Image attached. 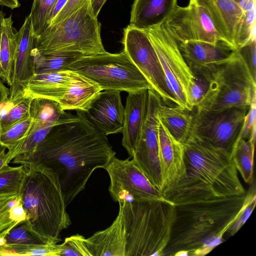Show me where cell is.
<instances>
[{
  "mask_svg": "<svg viewBox=\"0 0 256 256\" xmlns=\"http://www.w3.org/2000/svg\"><path fill=\"white\" fill-rule=\"evenodd\" d=\"M76 111L77 119L54 126L32 153L10 162L51 169L58 176L66 206L84 188L94 171L104 168L116 155L106 136L80 110Z\"/></svg>",
  "mask_w": 256,
  "mask_h": 256,
  "instance_id": "obj_1",
  "label": "cell"
},
{
  "mask_svg": "<svg viewBox=\"0 0 256 256\" xmlns=\"http://www.w3.org/2000/svg\"><path fill=\"white\" fill-rule=\"evenodd\" d=\"M186 176L162 194L175 206L212 201L246 193L230 152L190 132L182 144Z\"/></svg>",
  "mask_w": 256,
  "mask_h": 256,
  "instance_id": "obj_2",
  "label": "cell"
},
{
  "mask_svg": "<svg viewBox=\"0 0 256 256\" xmlns=\"http://www.w3.org/2000/svg\"><path fill=\"white\" fill-rule=\"evenodd\" d=\"M245 194L212 201L176 205L170 240L162 256H203L224 242Z\"/></svg>",
  "mask_w": 256,
  "mask_h": 256,
  "instance_id": "obj_3",
  "label": "cell"
},
{
  "mask_svg": "<svg viewBox=\"0 0 256 256\" xmlns=\"http://www.w3.org/2000/svg\"><path fill=\"white\" fill-rule=\"evenodd\" d=\"M22 166L26 176L19 196L26 221L48 244H58L60 232L72 223L58 176L42 164Z\"/></svg>",
  "mask_w": 256,
  "mask_h": 256,
  "instance_id": "obj_4",
  "label": "cell"
},
{
  "mask_svg": "<svg viewBox=\"0 0 256 256\" xmlns=\"http://www.w3.org/2000/svg\"><path fill=\"white\" fill-rule=\"evenodd\" d=\"M118 204L126 237V256H162L170 240L175 205L155 200Z\"/></svg>",
  "mask_w": 256,
  "mask_h": 256,
  "instance_id": "obj_5",
  "label": "cell"
},
{
  "mask_svg": "<svg viewBox=\"0 0 256 256\" xmlns=\"http://www.w3.org/2000/svg\"><path fill=\"white\" fill-rule=\"evenodd\" d=\"M210 84L196 110L249 107L256 98V80L237 50L226 59L206 67Z\"/></svg>",
  "mask_w": 256,
  "mask_h": 256,
  "instance_id": "obj_6",
  "label": "cell"
},
{
  "mask_svg": "<svg viewBox=\"0 0 256 256\" xmlns=\"http://www.w3.org/2000/svg\"><path fill=\"white\" fill-rule=\"evenodd\" d=\"M101 24L85 0L76 11L58 23L49 26L34 38V48L44 53L74 52L84 56L102 54Z\"/></svg>",
  "mask_w": 256,
  "mask_h": 256,
  "instance_id": "obj_7",
  "label": "cell"
},
{
  "mask_svg": "<svg viewBox=\"0 0 256 256\" xmlns=\"http://www.w3.org/2000/svg\"><path fill=\"white\" fill-rule=\"evenodd\" d=\"M66 70L76 72L104 90L127 92L152 89L144 75L124 50L86 56L71 64Z\"/></svg>",
  "mask_w": 256,
  "mask_h": 256,
  "instance_id": "obj_8",
  "label": "cell"
},
{
  "mask_svg": "<svg viewBox=\"0 0 256 256\" xmlns=\"http://www.w3.org/2000/svg\"><path fill=\"white\" fill-rule=\"evenodd\" d=\"M164 73L170 94L176 105L190 112L187 90L193 74L176 40L160 26L146 30Z\"/></svg>",
  "mask_w": 256,
  "mask_h": 256,
  "instance_id": "obj_9",
  "label": "cell"
},
{
  "mask_svg": "<svg viewBox=\"0 0 256 256\" xmlns=\"http://www.w3.org/2000/svg\"><path fill=\"white\" fill-rule=\"evenodd\" d=\"M104 169L108 174V190L115 202L155 200L170 202L152 184L132 158L123 160L114 156Z\"/></svg>",
  "mask_w": 256,
  "mask_h": 256,
  "instance_id": "obj_10",
  "label": "cell"
},
{
  "mask_svg": "<svg viewBox=\"0 0 256 256\" xmlns=\"http://www.w3.org/2000/svg\"><path fill=\"white\" fill-rule=\"evenodd\" d=\"M124 50L167 106L176 105L160 61L146 30L128 25L124 30Z\"/></svg>",
  "mask_w": 256,
  "mask_h": 256,
  "instance_id": "obj_11",
  "label": "cell"
},
{
  "mask_svg": "<svg viewBox=\"0 0 256 256\" xmlns=\"http://www.w3.org/2000/svg\"><path fill=\"white\" fill-rule=\"evenodd\" d=\"M249 107H232L220 110H196L192 132L212 144L231 152Z\"/></svg>",
  "mask_w": 256,
  "mask_h": 256,
  "instance_id": "obj_12",
  "label": "cell"
},
{
  "mask_svg": "<svg viewBox=\"0 0 256 256\" xmlns=\"http://www.w3.org/2000/svg\"><path fill=\"white\" fill-rule=\"evenodd\" d=\"M146 118L132 158L152 184L162 192L163 180L158 145L159 120L158 107L162 102L158 95L148 90Z\"/></svg>",
  "mask_w": 256,
  "mask_h": 256,
  "instance_id": "obj_13",
  "label": "cell"
},
{
  "mask_svg": "<svg viewBox=\"0 0 256 256\" xmlns=\"http://www.w3.org/2000/svg\"><path fill=\"white\" fill-rule=\"evenodd\" d=\"M161 26L178 44L198 40L224 43L232 48L216 30L206 9L191 2L185 7L178 5Z\"/></svg>",
  "mask_w": 256,
  "mask_h": 256,
  "instance_id": "obj_14",
  "label": "cell"
},
{
  "mask_svg": "<svg viewBox=\"0 0 256 256\" xmlns=\"http://www.w3.org/2000/svg\"><path fill=\"white\" fill-rule=\"evenodd\" d=\"M80 111L86 119L105 136L122 132L124 108L120 92L102 90L86 111Z\"/></svg>",
  "mask_w": 256,
  "mask_h": 256,
  "instance_id": "obj_15",
  "label": "cell"
},
{
  "mask_svg": "<svg viewBox=\"0 0 256 256\" xmlns=\"http://www.w3.org/2000/svg\"><path fill=\"white\" fill-rule=\"evenodd\" d=\"M18 47L12 82L10 86V98L24 96L26 86L35 75L34 35L31 16L29 14L16 32Z\"/></svg>",
  "mask_w": 256,
  "mask_h": 256,
  "instance_id": "obj_16",
  "label": "cell"
},
{
  "mask_svg": "<svg viewBox=\"0 0 256 256\" xmlns=\"http://www.w3.org/2000/svg\"><path fill=\"white\" fill-rule=\"evenodd\" d=\"M206 10L218 32L234 50L243 10L234 0H190Z\"/></svg>",
  "mask_w": 256,
  "mask_h": 256,
  "instance_id": "obj_17",
  "label": "cell"
},
{
  "mask_svg": "<svg viewBox=\"0 0 256 256\" xmlns=\"http://www.w3.org/2000/svg\"><path fill=\"white\" fill-rule=\"evenodd\" d=\"M158 138L164 190L186 176L184 151L183 144L170 134L160 120Z\"/></svg>",
  "mask_w": 256,
  "mask_h": 256,
  "instance_id": "obj_18",
  "label": "cell"
},
{
  "mask_svg": "<svg viewBox=\"0 0 256 256\" xmlns=\"http://www.w3.org/2000/svg\"><path fill=\"white\" fill-rule=\"evenodd\" d=\"M128 94L124 107L122 143L132 157L147 114L148 94V90Z\"/></svg>",
  "mask_w": 256,
  "mask_h": 256,
  "instance_id": "obj_19",
  "label": "cell"
},
{
  "mask_svg": "<svg viewBox=\"0 0 256 256\" xmlns=\"http://www.w3.org/2000/svg\"><path fill=\"white\" fill-rule=\"evenodd\" d=\"M178 48L191 70H198L228 58L234 50L224 43L212 44L198 40L182 42Z\"/></svg>",
  "mask_w": 256,
  "mask_h": 256,
  "instance_id": "obj_20",
  "label": "cell"
},
{
  "mask_svg": "<svg viewBox=\"0 0 256 256\" xmlns=\"http://www.w3.org/2000/svg\"><path fill=\"white\" fill-rule=\"evenodd\" d=\"M86 241L92 256H126V237L120 212L109 227Z\"/></svg>",
  "mask_w": 256,
  "mask_h": 256,
  "instance_id": "obj_21",
  "label": "cell"
},
{
  "mask_svg": "<svg viewBox=\"0 0 256 256\" xmlns=\"http://www.w3.org/2000/svg\"><path fill=\"white\" fill-rule=\"evenodd\" d=\"M75 72L64 70L54 72L35 74L28 82L24 96L31 98H45L56 102L70 86Z\"/></svg>",
  "mask_w": 256,
  "mask_h": 256,
  "instance_id": "obj_22",
  "label": "cell"
},
{
  "mask_svg": "<svg viewBox=\"0 0 256 256\" xmlns=\"http://www.w3.org/2000/svg\"><path fill=\"white\" fill-rule=\"evenodd\" d=\"M178 0H134L130 24L144 30L158 26L170 16Z\"/></svg>",
  "mask_w": 256,
  "mask_h": 256,
  "instance_id": "obj_23",
  "label": "cell"
},
{
  "mask_svg": "<svg viewBox=\"0 0 256 256\" xmlns=\"http://www.w3.org/2000/svg\"><path fill=\"white\" fill-rule=\"evenodd\" d=\"M74 72L70 86L58 102L64 110L84 112L102 90L92 80Z\"/></svg>",
  "mask_w": 256,
  "mask_h": 256,
  "instance_id": "obj_24",
  "label": "cell"
},
{
  "mask_svg": "<svg viewBox=\"0 0 256 256\" xmlns=\"http://www.w3.org/2000/svg\"><path fill=\"white\" fill-rule=\"evenodd\" d=\"M29 116L33 120V128H52L78 118L76 114L66 112L58 102L40 98L32 100Z\"/></svg>",
  "mask_w": 256,
  "mask_h": 256,
  "instance_id": "obj_25",
  "label": "cell"
},
{
  "mask_svg": "<svg viewBox=\"0 0 256 256\" xmlns=\"http://www.w3.org/2000/svg\"><path fill=\"white\" fill-rule=\"evenodd\" d=\"M179 106H165L160 102L157 114L160 122L178 142L184 144L188 139L192 127V114Z\"/></svg>",
  "mask_w": 256,
  "mask_h": 256,
  "instance_id": "obj_26",
  "label": "cell"
},
{
  "mask_svg": "<svg viewBox=\"0 0 256 256\" xmlns=\"http://www.w3.org/2000/svg\"><path fill=\"white\" fill-rule=\"evenodd\" d=\"M12 16L4 18L2 24V32L0 45V78L10 85L13 75L18 36L14 33Z\"/></svg>",
  "mask_w": 256,
  "mask_h": 256,
  "instance_id": "obj_27",
  "label": "cell"
},
{
  "mask_svg": "<svg viewBox=\"0 0 256 256\" xmlns=\"http://www.w3.org/2000/svg\"><path fill=\"white\" fill-rule=\"evenodd\" d=\"M256 126L248 140L238 139L230 152L234 164L244 180L251 184L254 180V156L256 142Z\"/></svg>",
  "mask_w": 256,
  "mask_h": 256,
  "instance_id": "obj_28",
  "label": "cell"
},
{
  "mask_svg": "<svg viewBox=\"0 0 256 256\" xmlns=\"http://www.w3.org/2000/svg\"><path fill=\"white\" fill-rule=\"evenodd\" d=\"M35 74L54 72L67 68L84 54L74 52L44 53L34 49Z\"/></svg>",
  "mask_w": 256,
  "mask_h": 256,
  "instance_id": "obj_29",
  "label": "cell"
},
{
  "mask_svg": "<svg viewBox=\"0 0 256 256\" xmlns=\"http://www.w3.org/2000/svg\"><path fill=\"white\" fill-rule=\"evenodd\" d=\"M32 100L23 96L13 99L8 98L0 105V134L29 116Z\"/></svg>",
  "mask_w": 256,
  "mask_h": 256,
  "instance_id": "obj_30",
  "label": "cell"
},
{
  "mask_svg": "<svg viewBox=\"0 0 256 256\" xmlns=\"http://www.w3.org/2000/svg\"><path fill=\"white\" fill-rule=\"evenodd\" d=\"M24 166H11L6 164L0 170V196L10 194H20L24 180Z\"/></svg>",
  "mask_w": 256,
  "mask_h": 256,
  "instance_id": "obj_31",
  "label": "cell"
},
{
  "mask_svg": "<svg viewBox=\"0 0 256 256\" xmlns=\"http://www.w3.org/2000/svg\"><path fill=\"white\" fill-rule=\"evenodd\" d=\"M192 72L193 78L188 86L187 94L190 106L194 110L208 90L210 79L206 68Z\"/></svg>",
  "mask_w": 256,
  "mask_h": 256,
  "instance_id": "obj_32",
  "label": "cell"
},
{
  "mask_svg": "<svg viewBox=\"0 0 256 256\" xmlns=\"http://www.w3.org/2000/svg\"><path fill=\"white\" fill-rule=\"evenodd\" d=\"M242 10L244 14L237 38L238 48L256 40V0H248Z\"/></svg>",
  "mask_w": 256,
  "mask_h": 256,
  "instance_id": "obj_33",
  "label": "cell"
},
{
  "mask_svg": "<svg viewBox=\"0 0 256 256\" xmlns=\"http://www.w3.org/2000/svg\"><path fill=\"white\" fill-rule=\"evenodd\" d=\"M7 244L30 245L48 244L30 227L26 220L13 227L5 236Z\"/></svg>",
  "mask_w": 256,
  "mask_h": 256,
  "instance_id": "obj_34",
  "label": "cell"
},
{
  "mask_svg": "<svg viewBox=\"0 0 256 256\" xmlns=\"http://www.w3.org/2000/svg\"><path fill=\"white\" fill-rule=\"evenodd\" d=\"M33 120L30 116L0 134V146L11 151L28 134Z\"/></svg>",
  "mask_w": 256,
  "mask_h": 256,
  "instance_id": "obj_35",
  "label": "cell"
},
{
  "mask_svg": "<svg viewBox=\"0 0 256 256\" xmlns=\"http://www.w3.org/2000/svg\"><path fill=\"white\" fill-rule=\"evenodd\" d=\"M56 0H34L30 15L31 16L34 38L47 28V17Z\"/></svg>",
  "mask_w": 256,
  "mask_h": 256,
  "instance_id": "obj_36",
  "label": "cell"
},
{
  "mask_svg": "<svg viewBox=\"0 0 256 256\" xmlns=\"http://www.w3.org/2000/svg\"><path fill=\"white\" fill-rule=\"evenodd\" d=\"M20 202L18 194L0 196V236L6 234L13 227L18 224L10 218V209Z\"/></svg>",
  "mask_w": 256,
  "mask_h": 256,
  "instance_id": "obj_37",
  "label": "cell"
},
{
  "mask_svg": "<svg viewBox=\"0 0 256 256\" xmlns=\"http://www.w3.org/2000/svg\"><path fill=\"white\" fill-rule=\"evenodd\" d=\"M256 202V195L254 186L246 193L243 204L238 212L236 218L227 232L230 236H234L246 222L253 211Z\"/></svg>",
  "mask_w": 256,
  "mask_h": 256,
  "instance_id": "obj_38",
  "label": "cell"
},
{
  "mask_svg": "<svg viewBox=\"0 0 256 256\" xmlns=\"http://www.w3.org/2000/svg\"><path fill=\"white\" fill-rule=\"evenodd\" d=\"M61 246L60 256H92L86 238L82 235L76 234L68 237Z\"/></svg>",
  "mask_w": 256,
  "mask_h": 256,
  "instance_id": "obj_39",
  "label": "cell"
},
{
  "mask_svg": "<svg viewBox=\"0 0 256 256\" xmlns=\"http://www.w3.org/2000/svg\"><path fill=\"white\" fill-rule=\"evenodd\" d=\"M248 68L253 78L256 80V42L250 40L237 49Z\"/></svg>",
  "mask_w": 256,
  "mask_h": 256,
  "instance_id": "obj_40",
  "label": "cell"
},
{
  "mask_svg": "<svg viewBox=\"0 0 256 256\" xmlns=\"http://www.w3.org/2000/svg\"><path fill=\"white\" fill-rule=\"evenodd\" d=\"M256 100H254L249 106L248 111L244 118L242 128L237 140L240 138L248 140L250 138L253 128L256 125Z\"/></svg>",
  "mask_w": 256,
  "mask_h": 256,
  "instance_id": "obj_41",
  "label": "cell"
},
{
  "mask_svg": "<svg viewBox=\"0 0 256 256\" xmlns=\"http://www.w3.org/2000/svg\"><path fill=\"white\" fill-rule=\"evenodd\" d=\"M85 0H68L63 8L52 21L50 24H56L78 10Z\"/></svg>",
  "mask_w": 256,
  "mask_h": 256,
  "instance_id": "obj_42",
  "label": "cell"
},
{
  "mask_svg": "<svg viewBox=\"0 0 256 256\" xmlns=\"http://www.w3.org/2000/svg\"><path fill=\"white\" fill-rule=\"evenodd\" d=\"M10 216L11 219L18 224L27 220V214L22 206V201L10 209Z\"/></svg>",
  "mask_w": 256,
  "mask_h": 256,
  "instance_id": "obj_43",
  "label": "cell"
},
{
  "mask_svg": "<svg viewBox=\"0 0 256 256\" xmlns=\"http://www.w3.org/2000/svg\"><path fill=\"white\" fill-rule=\"evenodd\" d=\"M68 0H56L47 17L46 20L47 28L50 26L53 19L64 6Z\"/></svg>",
  "mask_w": 256,
  "mask_h": 256,
  "instance_id": "obj_44",
  "label": "cell"
},
{
  "mask_svg": "<svg viewBox=\"0 0 256 256\" xmlns=\"http://www.w3.org/2000/svg\"><path fill=\"white\" fill-rule=\"evenodd\" d=\"M106 0H90V9L94 17L98 18L99 12Z\"/></svg>",
  "mask_w": 256,
  "mask_h": 256,
  "instance_id": "obj_45",
  "label": "cell"
},
{
  "mask_svg": "<svg viewBox=\"0 0 256 256\" xmlns=\"http://www.w3.org/2000/svg\"><path fill=\"white\" fill-rule=\"evenodd\" d=\"M10 92L0 79V105L9 98Z\"/></svg>",
  "mask_w": 256,
  "mask_h": 256,
  "instance_id": "obj_46",
  "label": "cell"
},
{
  "mask_svg": "<svg viewBox=\"0 0 256 256\" xmlns=\"http://www.w3.org/2000/svg\"><path fill=\"white\" fill-rule=\"evenodd\" d=\"M0 6L14 9L19 7L20 4L18 0H0Z\"/></svg>",
  "mask_w": 256,
  "mask_h": 256,
  "instance_id": "obj_47",
  "label": "cell"
},
{
  "mask_svg": "<svg viewBox=\"0 0 256 256\" xmlns=\"http://www.w3.org/2000/svg\"><path fill=\"white\" fill-rule=\"evenodd\" d=\"M6 148L1 146L0 148V170L6 165L8 164L7 162L8 156Z\"/></svg>",
  "mask_w": 256,
  "mask_h": 256,
  "instance_id": "obj_48",
  "label": "cell"
},
{
  "mask_svg": "<svg viewBox=\"0 0 256 256\" xmlns=\"http://www.w3.org/2000/svg\"><path fill=\"white\" fill-rule=\"evenodd\" d=\"M6 234L0 236V254L4 247L6 244L5 236Z\"/></svg>",
  "mask_w": 256,
  "mask_h": 256,
  "instance_id": "obj_49",
  "label": "cell"
},
{
  "mask_svg": "<svg viewBox=\"0 0 256 256\" xmlns=\"http://www.w3.org/2000/svg\"><path fill=\"white\" fill-rule=\"evenodd\" d=\"M4 14L0 10V45L1 42V38H2V24L4 21Z\"/></svg>",
  "mask_w": 256,
  "mask_h": 256,
  "instance_id": "obj_50",
  "label": "cell"
},
{
  "mask_svg": "<svg viewBox=\"0 0 256 256\" xmlns=\"http://www.w3.org/2000/svg\"><path fill=\"white\" fill-rule=\"evenodd\" d=\"M241 7H242L244 5V4L245 2L244 1L246 0H234Z\"/></svg>",
  "mask_w": 256,
  "mask_h": 256,
  "instance_id": "obj_51",
  "label": "cell"
},
{
  "mask_svg": "<svg viewBox=\"0 0 256 256\" xmlns=\"http://www.w3.org/2000/svg\"><path fill=\"white\" fill-rule=\"evenodd\" d=\"M0 148H1V146H0Z\"/></svg>",
  "mask_w": 256,
  "mask_h": 256,
  "instance_id": "obj_52",
  "label": "cell"
}]
</instances>
